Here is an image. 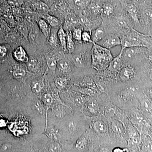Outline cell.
Masks as SVG:
<instances>
[{
  "label": "cell",
  "mask_w": 152,
  "mask_h": 152,
  "mask_svg": "<svg viewBox=\"0 0 152 152\" xmlns=\"http://www.w3.org/2000/svg\"><path fill=\"white\" fill-rule=\"evenodd\" d=\"M93 43L91 50V58L93 67L97 69H101L108 66L114 58L111 52L109 49L95 43Z\"/></svg>",
  "instance_id": "1"
},
{
  "label": "cell",
  "mask_w": 152,
  "mask_h": 152,
  "mask_svg": "<svg viewBox=\"0 0 152 152\" xmlns=\"http://www.w3.org/2000/svg\"><path fill=\"white\" fill-rule=\"evenodd\" d=\"M149 40V39L146 36L139 33L132 28L128 34L121 39V45L123 48L149 47L150 44Z\"/></svg>",
  "instance_id": "2"
},
{
  "label": "cell",
  "mask_w": 152,
  "mask_h": 152,
  "mask_svg": "<svg viewBox=\"0 0 152 152\" xmlns=\"http://www.w3.org/2000/svg\"><path fill=\"white\" fill-rule=\"evenodd\" d=\"M96 44L110 50V49L117 46L121 45V42L119 37L116 35L112 34L106 35L102 40Z\"/></svg>",
  "instance_id": "3"
},
{
  "label": "cell",
  "mask_w": 152,
  "mask_h": 152,
  "mask_svg": "<svg viewBox=\"0 0 152 152\" xmlns=\"http://www.w3.org/2000/svg\"><path fill=\"white\" fill-rule=\"evenodd\" d=\"M141 47H135L130 48H121L122 50L123 62L129 61L131 59L134 58L136 55L139 54L141 50Z\"/></svg>",
  "instance_id": "4"
},
{
  "label": "cell",
  "mask_w": 152,
  "mask_h": 152,
  "mask_svg": "<svg viewBox=\"0 0 152 152\" xmlns=\"http://www.w3.org/2000/svg\"><path fill=\"white\" fill-rule=\"evenodd\" d=\"M13 56L15 60L19 62L27 63L29 59L27 53L22 46L18 47L14 50Z\"/></svg>",
  "instance_id": "5"
},
{
  "label": "cell",
  "mask_w": 152,
  "mask_h": 152,
  "mask_svg": "<svg viewBox=\"0 0 152 152\" xmlns=\"http://www.w3.org/2000/svg\"><path fill=\"white\" fill-rule=\"evenodd\" d=\"M122 54V50L121 49L119 54L115 58H113L109 64L108 65L109 70L113 72H116L118 71H120L121 69L123 62Z\"/></svg>",
  "instance_id": "6"
},
{
  "label": "cell",
  "mask_w": 152,
  "mask_h": 152,
  "mask_svg": "<svg viewBox=\"0 0 152 152\" xmlns=\"http://www.w3.org/2000/svg\"><path fill=\"white\" fill-rule=\"evenodd\" d=\"M135 75V71L132 67L127 66L120 69L119 77L121 80L126 82L131 80Z\"/></svg>",
  "instance_id": "7"
},
{
  "label": "cell",
  "mask_w": 152,
  "mask_h": 152,
  "mask_svg": "<svg viewBox=\"0 0 152 152\" xmlns=\"http://www.w3.org/2000/svg\"><path fill=\"white\" fill-rule=\"evenodd\" d=\"M37 26L41 32L48 39L51 31V26L43 18L40 19L38 21Z\"/></svg>",
  "instance_id": "8"
},
{
  "label": "cell",
  "mask_w": 152,
  "mask_h": 152,
  "mask_svg": "<svg viewBox=\"0 0 152 152\" xmlns=\"http://www.w3.org/2000/svg\"><path fill=\"white\" fill-rule=\"evenodd\" d=\"M58 41L59 43L61 45L62 48L65 51H67L66 42H67V33L63 28L62 25H61L57 32Z\"/></svg>",
  "instance_id": "9"
},
{
  "label": "cell",
  "mask_w": 152,
  "mask_h": 152,
  "mask_svg": "<svg viewBox=\"0 0 152 152\" xmlns=\"http://www.w3.org/2000/svg\"><path fill=\"white\" fill-rule=\"evenodd\" d=\"M124 7L133 20L135 23H138L137 10L136 6L134 4H125Z\"/></svg>",
  "instance_id": "10"
},
{
  "label": "cell",
  "mask_w": 152,
  "mask_h": 152,
  "mask_svg": "<svg viewBox=\"0 0 152 152\" xmlns=\"http://www.w3.org/2000/svg\"><path fill=\"white\" fill-rule=\"evenodd\" d=\"M27 66L28 70L34 73H37L41 70L40 63L36 58L31 57L27 63Z\"/></svg>",
  "instance_id": "11"
},
{
  "label": "cell",
  "mask_w": 152,
  "mask_h": 152,
  "mask_svg": "<svg viewBox=\"0 0 152 152\" xmlns=\"http://www.w3.org/2000/svg\"><path fill=\"white\" fill-rule=\"evenodd\" d=\"M91 35L93 43H97L106 36L105 30L102 27H99L94 31Z\"/></svg>",
  "instance_id": "12"
},
{
  "label": "cell",
  "mask_w": 152,
  "mask_h": 152,
  "mask_svg": "<svg viewBox=\"0 0 152 152\" xmlns=\"http://www.w3.org/2000/svg\"><path fill=\"white\" fill-rule=\"evenodd\" d=\"M44 19L49 24L52 28H59L61 24L58 18L53 15L46 14L43 17Z\"/></svg>",
  "instance_id": "13"
},
{
  "label": "cell",
  "mask_w": 152,
  "mask_h": 152,
  "mask_svg": "<svg viewBox=\"0 0 152 152\" xmlns=\"http://www.w3.org/2000/svg\"><path fill=\"white\" fill-rule=\"evenodd\" d=\"M86 61V56L83 53H80L74 55L72 62L76 66L81 68L84 66Z\"/></svg>",
  "instance_id": "14"
},
{
  "label": "cell",
  "mask_w": 152,
  "mask_h": 152,
  "mask_svg": "<svg viewBox=\"0 0 152 152\" xmlns=\"http://www.w3.org/2000/svg\"><path fill=\"white\" fill-rule=\"evenodd\" d=\"M88 112L91 115H97L99 112V107L96 101L95 100H90L86 103Z\"/></svg>",
  "instance_id": "15"
},
{
  "label": "cell",
  "mask_w": 152,
  "mask_h": 152,
  "mask_svg": "<svg viewBox=\"0 0 152 152\" xmlns=\"http://www.w3.org/2000/svg\"><path fill=\"white\" fill-rule=\"evenodd\" d=\"M57 68L62 73H68L71 70L70 63L67 60H60L58 62Z\"/></svg>",
  "instance_id": "16"
},
{
  "label": "cell",
  "mask_w": 152,
  "mask_h": 152,
  "mask_svg": "<svg viewBox=\"0 0 152 152\" xmlns=\"http://www.w3.org/2000/svg\"><path fill=\"white\" fill-rule=\"evenodd\" d=\"M89 6L92 12L95 15H99L102 12V4L99 0H91Z\"/></svg>",
  "instance_id": "17"
},
{
  "label": "cell",
  "mask_w": 152,
  "mask_h": 152,
  "mask_svg": "<svg viewBox=\"0 0 152 152\" xmlns=\"http://www.w3.org/2000/svg\"><path fill=\"white\" fill-rule=\"evenodd\" d=\"M44 87L43 80L38 79L34 81L31 85L32 91L36 94L40 93Z\"/></svg>",
  "instance_id": "18"
},
{
  "label": "cell",
  "mask_w": 152,
  "mask_h": 152,
  "mask_svg": "<svg viewBox=\"0 0 152 152\" xmlns=\"http://www.w3.org/2000/svg\"><path fill=\"white\" fill-rule=\"evenodd\" d=\"M66 50L67 52L71 54L73 53L75 51V43L70 31L67 33Z\"/></svg>",
  "instance_id": "19"
},
{
  "label": "cell",
  "mask_w": 152,
  "mask_h": 152,
  "mask_svg": "<svg viewBox=\"0 0 152 152\" xmlns=\"http://www.w3.org/2000/svg\"><path fill=\"white\" fill-rule=\"evenodd\" d=\"M58 28H52L50 34L48 39L50 43L54 46H56L59 43L57 35Z\"/></svg>",
  "instance_id": "20"
},
{
  "label": "cell",
  "mask_w": 152,
  "mask_h": 152,
  "mask_svg": "<svg viewBox=\"0 0 152 152\" xmlns=\"http://www.w3.org/2000/svg\"><path fill=\"white\" fill-rule=\"evenodd\" d=\"M111 126L114 132L117 134H122L124 131V126L122 123L117 120H112L111 122Z\"/></svg>",
  "instance_id": "21"
},
{
  "label": "cell",
  "mask_w": 152,
  "mask_h": 152,
  "mask_svg": "<svg viewBox=\"0 0 152 152\" xmlns=\"http://www.w3.org/2000/svg\"><path fill=\"white\" fill-rule=\"evenodd\" d=\"M142 148L145 152H152V139L149 136H147L144 139Z\"/></svg>",
  "instance_id": "22"
},
{
  "label": "cell",
  "mask_w": 152,
  "mask_h": 152,
  "mask_svg": "<svg viewBox=\"0 0 152 152\" xmlns=\"http://www.w3.org/2000/svg\"><path fill=\"white\" fill-rule=\"evenodd\" d=\"M79 92L83 94L91 97H95L97 94L95 89L88 87H81L79 89Z\"/></svg>",
  "instance_id": "23"
},
{
  "label": "cell",
  "mask_w": 152,
  "mask_h": 152,
  "mask_svg": "<svg viewBox=\"0 0 152 152\" xmlns=\"http://www.w3.org/2000/svg\"><path fill=\"white\" fill-rule=\"evenodd\" d=\"M94 128L96 131L100 134H102L107 132V126L102 121H98L94 123Z\"/></svg>",
  "instance_id": "24"
},
{
  "label": "cell",
  "mask_w": 152,
  "mask_h": 152,
  "mask_svg": "<svg viewBox=\"0 0 152 152\" xmlns=\"http://www.w3.org/2000/svg\"><path fill=\"white\" fill-rule=\"evenodd\" d=\"M114 10L113 6L110 3H104L102 7V12L106 16H109L113 14Z\"/></svg>",
  "instance_id": "25"
},
{
  "label": "cell",
  "mask_w": 152,
  "mask_h": 152,
  "mask_svg": "<svg viewBox=\"0 0 152 152\" xmlns=\"http://www.w3.org/2000/svg\"><path fill=\"white\" fill-rule=\"evenodd\" d=\"M55 83L56 87L58 89H63L67 85L68 79L66 77H59L56 79Z\"/></svg>",
  "instance_id": "26"
},
{
  "label": "cell",
  "mask_w": 152,
  "mask_h": 152,
  "mask_svg": "<svg viewBox=\"0 0 152 152\" xmlns=\"http://www.w3.org/2000/svg\"><path fill=\"white\" fill-rule=\"evenodd\" d=\"M132 121L133 124L138 126H146L148 124L146 120L143 117L140 116H136L133 117Z\"/></svg>",
  "instance_id": "27"
},
{
  "label": "cell",
  "mask_w": 152,
  "mask_h": 152,
  "mask_svg": "<svg viewBox=\"0 0 152 152\" xmlns=\"http://www.w3.org/2000/svg\"><path fill=\"white\" fill-rule=\"evenodd\" d=\"M34 7L37 10L43 12H47L48 11L49 7L45 3L42 1L40 0H36L34 1Z\"/></svg>",
  "instance_id": "28"
},
{
  "label": "cell",
  "mask_w": 152,
  "mask_h": 152,
  "mask_svg": "<svg viewBox=\"0 0 152 152\" xmlns=\"http://www.w3.org/2000/svg\"><path fill=\"white\" fill-rule=\"evenodd\" d=\"M26 72L25 69L20 67H17L14 69L13 75L17 79L23 78L26 76Z\"/></svg>",
  "instance_id": "29"
},
{
  "label": "cell",
  "mask_w": 152,
  "mask_h": 152,
  "mask_svg": "<svg viewBox=\"0 0 152 152\" xmlns=\"http://www.w3.org/2000/svg\"><path fill=\"white\" fill-rule=\"evenodd\" d=\"M141 105L142 110L144 111L149 113H152V104L148 100H142L141 101Z\"/></svg>",
  "instance_id": "30"
},
{
  "label": "cell",
  "mask_w": 152,
  "mask_h": 152,
  "mask_svg": "<svg viewBox=\"0 0 152 152\" xmlns=\"http://www.w3.org/2000/svg\"><path fill=\"white\" fill-rule=\"evenodd\" d=\"M87 140L84 137H81L78 139L76 142L75 147L77 149L82 150L84 149L86 146Z\"/></svg>",
  "instance_id": "31"
},
{
  "label": "cell",
  "mask_w": 152,
  "mask_h": 152,
  "mask_svg": "<svg viewBox=\"0 0 152 152\" xmlns=\"http://www.w3.org/2000/svg\"><path fill=\"white\" fill-rule=\"evenodd\" d=\"M42 100L45 106L47 107H49L51 105L53 101V99L51 95L47 93L43 95L42 97Z\"/></svg>",
  "instance_id": "32"
},
{
  "label": "cell",
  "mask_w": 152,
  "mask_h": 152,
  "mask_svg": "<svg viewBox=\"0 0 152 152\" xmlns=\"http://www.w3.org/2000/svg\"><path fill=\"white\" fill-rule=\"evenodd\" d=\"M82 32L83 31L80 28H74L72 33H71L73 39L78 42L81 41Z\"/></svg>",
  "instance_id": "33"
},
{
  "label": "cell",
  "mask_w": 152,
  "mask_h": 152,
  "mask_svg": "<svg viewBox=\"0 0 152 152\" xmlns=\"http://www.w3.org/2000/svg\"><path fill=\"white\" fill-rule=\"evenodd\" d=\"M53 112L58 118H62L64 115V109L61 106L57 105L53 108Z\"/></svg>",
  "instance_id": "34"
},
{
  "label": "cell",
  "mask_w": 152,
  "mask_h": 152,
  "mask_svg": "<svg viewBox=\"0 0 152 152\" xmlns=\"http://www.w3.org/2000/svg\"><path fill=\"white\" fill-rule=\"evenodd\" d=\"M81 41L86 43H93L91 34L87 31H83L82 32Z\"/></svg>",
  "instance_id": "35"
},
{
  "label": "cell",
  "mask_w": 152,
  "mask_h": 152,
  "mask_svg": "<svg viewBox=\"0 0 152 152\" xmlns=\"http://www.w3.org/2000/svg\"><path fill=\"white\" fill-rule=\"evenodd\" d=\"M38 31L37 28L35 26H33L31 29L29 33H28V37L30 41L31 42H34L37 39L38 36Z\"/></svg>",
  "instance_id": "36"
},
{
  "label": "cell",
  "mask_w": 152,
  "mask_h": 152,
  "mask_svg": "<svg viewBox=\"0 0 152 152\" xmlns=\"http://www.w3.org/2000/svg\"><path fill=\"white\" fill-rule=\"evenodd\" d=\"M58 62L54 58H49L47 61V65L50 70L55 71L57 68Z\"/></svg>",
  "instance_id": "37"
},
{
  "label": "cell",
  "mask_w": 152,
  "mask_h": 152,
  "mask_svg": "<svg viewBox=\"0 0 152 152\" xmlns=\"http://www.w3.org/2000/svg\"><path fill=\"white\" fill-rule=\"evenodd\" d=\"M90 0H74L75 4L79 7L85 8L89 5Z\"/></svg>",
  "instance_id": "38"
},
{
  "label": "cell",
  "mask_w": 152,
  "mask_h": 152,
  "mask_svg": "<svg viewBox=\"0 0 152 152\" xmlns=\"http://www.w3.org/2000/svg\"><path fill=\"white\" fill-rule=\"evenodd\" d=\"M88 102L86 98L84 96H78L76 97L75 99V103L77 106L79 107H82V106L86 104Z\"/></svg>",
  "instance_id": "39"
},
{
  "label": "cell",
  "mask_w": 152,
  "mask_h": 152,
  "mask_svg": "<svg viewBox=\"0 0 152 152\" xmlns=\"http://www.w3.org/2000/svg\"><path fill=\"white\" fill-rule=\"evenodd\" d=\"M116 24L120 28H129V26L127 21L125 19L123 18L117 19L116 20Z\"/></svg>",
  "instance_id": "40"
},
{
  "label": "cell",
  "mask_w": 152,
  "mask_h": 152,
  "mask_svg": "<svg viewBox=\"0 0 152 152\" xmlns=\"http://www.w3.org/2000/svg\"><path fill=\"white\" fill-rule=\"evenodd\" d=\"M49 151L50 152H61V146L57 143H53L49 147Z\"/></svg>",
  "instance_id": "41"
},
{
  "label": "cell",
  "mask_w": 152,
  "mask_h": 152,
  "mask_svg": "<svg viewBox=\"0 0 152 152\" xmlns=\"http://www.w3.org/2000/svg\"><path fill=\"white\" fill-rule=\"evenodd\" d=\"M8 49L6 46L0 45V59L5 58L7 55Z\"/></svg>",
  "instance_id": "42"
},
{
  "label": "cell",
  "mask_w": 152,
  "mask_h": 152,
  "mask_svg": "<svg viewBox=\"0 0 152 152\" xmlns=\"http://www.w3.org/2000/svg\"><path fill=\"white\" fill-rule=\"evenodd\" d=\"M104 114L106 116L112 117L115 114V110L112 107H106L104 111Z\"/></svg>",
  "instance_id": "43"
},
{
  "label": "cell",
  "mask_w": 152,
  "mask_h": 152,
  "mask_svg": "<svg viewBox=\"0 0 152 152\" xmlns=\"http://www.w3.org/2000/svg\"><path fill=\"white\" fill-rule=\"evenodd\" d=\"M34 107L36 110L39 113L43 114L44 113V107L42 104L39 101H37L34 104Z\"/></svg>",
  "instance_id": "44"
},
{
  "label": "cell",
  "mask_w": 152,
  "mask_h": 152,
  "mask_svg": "<svg viewBox=\"0 0 152 152\" xmlns=\"http://www.w3.org/2000/svg\"><path fill=\"white\" fill-rule=\"evenodd\" d=\"M143 13L145 16L148 20H152V9H146L144 10Z\"/></svg>",
  "instance_id": "45"
},
{
  "label": "cell",
  "mask_w": 152,
  "mask_h": 152,
  "mask_svg": "<svg viewBox=\"0 0 152 152\" xmlns=\"http://www.w3.org/2000/svg\"><path fill=\"white\" fill-rule=\"evenodd\" d=\"M124 152V150L123 149L121 148H115L113 150V152Z\"/></svg>",
  "instance_id": "46"
},
{
  "label": "cell",
  "mask_w": 152,
  "mask_h": 152,
  "mask_svg": "<svg viewBox=\"0 0 152 152\" xmlns=\"http://www.w3.org/2000/svg\"><path fill=\"white\" fill-rule=\"evenodd\" d=\"M98 152H110V151L107 149L103 148H101L100 150H99Z\"/></svg>",
  "instance_id": "47"
},
{
  "label": "cell",
  "mask_w": 152,
  "mask_h": 152,
  "mask_svg": "<svg viewBox=\"0 0 152 152\" xmlns=\"http://www.w3.org/2000/svg\"><path fill=\"white\" fill-rule=\"evenodd\" d=\"M148 60L150 64L152 66V55H151L148 56Z\"/></svg>",
  "instance_id": "48"
},
{
  "label": "cell",
  "mask_w": 152,
  "mask_h": 152,
  "mask_svg": "<svg viewBox=\"0 0 152 152\" xmlns=\"http://www.w3.org/2000/svg\"><path fill=\"white\" fill-rule=\"evenodd\" d=\"M149 78L152 81V71L151 72V73H150Z\"/></svg>",
  "instance_id": "49"
},
{
  "label": "cell",
  "mask_w": 152,
  "mask_h": 152,
  "mask_svg": "<svg viewBox=\"0 0 152 152\" xmlns=\"http://www.w3.org/2000/svg\"><path fill=\"white\" fill-rule=\"evenodd\" d=\"M40 1H43L44 2H45L50 1L51 0H40Z\"/></svg>",
  "instance_id": "50"
},
{
  "label": "cell",
  "mask_w": 152,
  "mask_h": 152,
  "mask_svg": "<svg viewBox=\"0 0 152 152\" xmlns=\"http://www.w3.org/2000/svg\"><path fill=\"white\" fill-rule=\"evenodd\" d=\"M149 92L150 94L151 95V96H152V89L149 90Z\"/></svg>",
  "instance_id": "51"
},
{
  "label": "cell",
  "mask_w": 152,
  "mask_h": 152,
  "mask_svg": "<svg viewBox=\"0 0 152 152\" xmlns=\"http://www.w3.org/2000/svg\"><path fill=\"white\" fill-rule=\"evenodd\" d=\"M150 131H151V133L152 135V126L151 128H150Z\"/></svg>",
  "instance_id": "52"
},
{
  "label": "cell",
  "mask_w": 152,
  "mask_h": 152,
  "mask_svg": "<svg viewBox=\"0 0 152 152\" xmlns=\"http://www.w3.org/2000/svg\"><path fill=\"white\" fill-rule=\"evenodd\" d=\"M131 1H136V0H131Z\"/></svg>",
  "instance_id": "53"
},
{
  "label": "cell",
  "mask_w": 152,
  "mask_h": 152,
  "mask_svg": "<svg viewBox=\"0 0 152 152\" xmlns=\"http://www.w3.org/2000/svg\"></svg>",
  "instance_id": "54"
}]
</instances>
